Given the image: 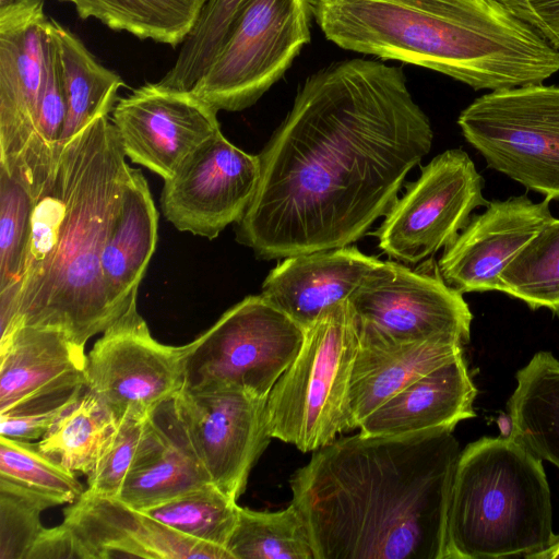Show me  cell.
I'll use <instances>...</instances> for the list:
<instances>
[{
  "label": "cell",
  "mask_w": 559,
  "mask_h": 559,
  "mask_svg": "<svg viewBox=\"0 0 559 559\" xmlns=\"http://www.w3.org/2000/svg\"><path fill=\"white\" fill-rule=\"evenodd\" d=\"M433 132L401 68L361 58L306 79L259 154L236 239L265 260L345 247L397 199Z\"/></svg>",
  "instance_id": "cell-1"
},
{
  "label": "cell",
  "mask_w": 559,
  "mask_h": 559,
  "mask_svg": "<svg viewBox=\"0 0 559 559\" xmlns=\"http://www.w3.org/2000/svg\"><path fill=\"white\" fill-rule=\"evenodd\" d=\"M460 453L449 428L360 431L313 451L289 484L314 559H445Z\"/></svg>",
  "instance_id": "cell-2"
},
{
  "label": "cell",
  "mask_w": 559,
  "mask_h": 559,
  "mask_svg": "<svg viewBox=\"0 0 559 559\" xmlns=\"http://www.w3.org/2000/svg\"><path fill=\"white\" fill-rule=\"evenodd\" d=\"M126 159L109 116L62 141L34 200L20 281L0 293L1 336L19 324L47 326L85 348L121 317L107 298L100 259L132 170Z\"/></svg>",
  "instance_id": "cell-3"
},
{
  "label": "cell",
  "mask_w": 559,
  "mask_h": 559,
  "mask_svg": "<svg viewBox=\"0 0 559 559\" xmlns=\"http://www.w3.org/2000/svg\"><path fill=\"white\" fill-rule=\"evenodd\" d=\"M325 38L489 92L544 83L559 50L498 0H313Z\"/></svg>",
  "instance_id": "cell-4"
},
{
  "label": "cell",
  "mask_w": 559,
  "mask_h": 559,
  "mask_svg": "<svg viewBox=\"0 0 559 559\" xmlns=\"http://www.w3.org/2000/svg\"><path fill=\"white\" fill-rule=\"evenodd\" d=\"M555 536L540 459L509 436L484 437L461 451L448 499L445 559H533Z\"/></svg>",
  "instance_id": "cell-5"
},
{
  "label": "cell",
  "mask_w": 559,
  "mask_h": 559,
  "mask_svg": "<svg viewBox=\"0 0 559 559\" xmlns=\"http://www.w3.org/2000/svg\"><path fill=\"white\" fill-rule=\"evenodd\" d=\"M359 337L348 300L326 309L305 333L267 401L272 438L313 452L348 431V391Z\"/></svg>",
  "instance_id": "cell-6"
},
{
  "label": "cell",
  "mask_w": 559,
  "mask_h": 559,
  "mask_svg": "<svg viewBox=\"0 0 559 559\" xmlns=\"http://www.w3.org/2000/svg\"><path fill=\"white\" fill-rule=\"evenodd\" d=\"M313 0H246L191 91L215 109L254 105L311 39Z\"/></svg>",
  "instance_id": "cell-7"
},
{
  "label": "cell",
  "mask_w": 559,
  "mask_h": 559,
  "mask_svg": "<svg viewBox=\"0 0 559 559\" xmlns=\"http://www.w3.org/2000/svg\"><path fill=\"white\" fill-rule=\"evenodd\" d=\"M457 124L488 167L559 200V86L486 93L461 111Z\"/></svg>",
  "instance_id": "cell-8"
},
{
  "label": "cell",
  "mask_w": 559,
  "mask_h": 559,
  "mask_svg": "<svg viewBox=\"0 0 559 559\" xmlns=\"http://www.w3.org/2000/svg\"><path fill=\"white\" fill-rule=\"evenodd\" d=\"M305 333L261 294L248 296L187 344L183 386L229 388L267 397L297 356Z\"/></svg>",
  "instance_id": "cell-9"
},
{
  "label": "cell",
  "mask_w": 559,
  "mask_h": 559,
  "mask_svg": "<svg viewBox=\"0 0 559 559\" xmlns=\"http://www.w3.org/2000/svg\"><path fill=\"white\" fill-rule=\"evenodd\" d=\"M347 300L360 344L439 340L464 346L471 338L469 307L431 260L417 270L382 261Z\"/></svg>",
  "instance_id": "cell-10"
},
{
  "label": "cell",
  "mask_w": 559,
  "mask_h": 559,
  "mask_svg": "<svg viewBox=\"0 0 559 559\" xmlns=\"http://www.w3.org/2000/svg\"><path fill=\"white\" fill-rule=\"evenodd\" d=\"M484 179L468 154L447 150L421 169L396 199L374 233L379 247L397 261L415 264L448 247L472 212L487 205Z\"/></svg>",
  "instance_id": "cell-11"
},
{
  "label": "cell",
  "mask_w": 559,
  "mask_h": 559,
  "mask_svg": "<svg viewBox=\"0 0 559 559\" xmlns=\"http://www.w3.org/2000/svg\"><path fill=\"white\" fill-rule=\"evenodd\" d=\"M187 350L156 341L134 301L87 354L86 388L118 420L129 409L150 414L183 386Z\"/></svg>",
  "instance_id": "cell-12"
},
{
  "label": "cell",
  "mask_w": 559,
  "mask_h": 559,
  "mask_svg": "<svg viewBox=\"0 0 559 559\" xmlns=\"http://www.w3.org/2000/svg\"><path fill=\"white\" fill-rule=\"evenodd\" d=\"M267 397L229 388L189 389L173 397L176 414L211 481L235 500L271 440Z\"/></svg>",
  "instance_id": "cell-13"
},
{
  "label": "cell",
  "mask_w": 559,
  "mask_h": 559,
  "mask_svg": "<svg viewBox=\"0 0 559 559\" xmlns=\"http://www.w3.org/2000/svg\"><path fill=\"white\" fill-rule=\"evenodd\" d=\"M260 178L259 155L240 150L219 131L164 180L160 207L178 230L214 239L242 218Z\"/></svg>",
  "instance_id": "cell-14"
},
{
  "label": "cell",
  "mask_w": 559,
  "mask_h": 559,
  "mask_svg": "<svg viewBox=\"0 0 559 559\" xmlns=\"http://www.w3.org/2000/svg\"><path fill=\"white\" fill-rule=\"evenodd\" d=\"M217 114L191 90L156 82L119 98L111 121L126 157L167 180L221 131Z\"/></svg>",
  "instance_id": "cell-15"
},
{
  "label": "cell",
  "mask_w": 559,
  "mask_h": 559,
  "mask_svg": "<svg viewBox=\"0 0 559 559\" xmlns=\"http://www.w3.org/2000/svg\"><path fill=\"white\" fill-rule=\"evenodd\" d=\"M45 0L0 8V168L13 175L36 127L46 75Z\"/></svg>",
  "instance_id": "cell-16"
},
{
  "label": "cell",
  "mask_w": 559,
  "mask_h": 559,
  "mask_svg": "<svg viewBox=\"0 0 559 559\" xmlns=\"http://www.w3.org/2000/svg\"><path fill=\"white\" fill-rule=\"evenodd\" d=\"M63 515L81 559H233L225 548L183 536L117 498L87 489Z\"/></svg>",
  "instance_id": "cell-17"
},
{
  "label": "cell",
  "mask_w": 559,
  "mask_h": 559,
  "mask_svg": "<svg viewBox=\"0 0 559 559\" xmlns=\"http://www.w3.org/2000/svg\"><path fill=\"white\" fill-rule=\"evenodd\" d=\"M549 202L526 195L489 201L445 247L438 262L443 281L462 294L498 290L502 270L554 218Z\"/></svg>",
  "instance_id": "cell-18"
},
{
  "label": "cell",
  "mask_w": 559,
  "mask_h": 559,
  "mask_svg": "<svg viewBox=\"0 0 559 559\" xmlns=\"http://www.w3.org/2000/svg\"><path fill=\"white\" fill-rule=\"evenodd\" d=\"M381 262L348 246L288 257L269 273L261 295L307 330Z\"/></svg>",
  "instance_id": "cell-19"
},
{
  "label": "cell",
  "mask_w": 559,
  "mask_h": 559,
  "mask_svg": "<svg viewBox=\"0 0 559 559\" xmlns=\"http://www.w3.org/2000/svg\"><path fill=\"white\" fill-rule=\"evenodd\" d=\"M209 483L170 399L151 414L117 499L142 511Z\"/></svg>",
  "instance_id": "cell-20"
},
{
  "label": "cell",
  "mask_w": 559,
  "mask_h": 559,
  "mask_svg": "<svg viewBox=\"0 0 559 559\" xmlns=\"http://www.w3.org/2000/svg\"><path fill=\"white\" fill-rule=\"evenodd\" d=\"M86 356L60 330L14 326L0 338V411L44 392L85 384Z\"/></svg>",
  "instance_id": "cell-21"
},
{
  "label": "cell",
  "mask_w": 559,
  "mask_h": 559,
  "mask_svg": "<svg viewBox=\"0 0 559 559\" xmlns=\"http://www.w3.org/2000/svg\"><path fill=\"white\" fill-rule=\"evenodd\" d=\"M477 389L464 355L412 382L371 413L359 426L368 435H402L454 427L475 417Z\"/></svg>",
  "instance_id": "cell-22"
},
{
  "label": "cell",
  "mask_w": 559,
  "mask_h": 559,
  "mask_svg": "<svg viewBox=\"0 0 559 559\" xmlns=\"http://www.w3.org/2000/svg\"><path fill=\"white\" fill-rule=\"evenodd\" d=\"M158 214L143 174L132 168L119 216L102 253L104 288L122 316L136 301L138 289L157 242Z\"/></svg>",
  "instance_id": "cell-23"
},
{
  "label": "cell",
  "mask_w": 559,
  "mask_h": 559,
  "mask_svg": "<svg viewBox=\"0 0 559 559\" xmlns=\"http://www.w3.org/2000/svg\"><path fill=\"white\" fill-rule=\"evenodd\" d=\"M463 345L432 340L397 345L360 344L348 391V428L439 366L464 353Z\"/></svg>",
  "instance_id": "cell-24"
},
{
  "label": "cell",
  "mask_w": 559,
  "mask_h": 559,
  "mask_svg": "<svg viewBox=\"0 0 559 559\" xmlns=\"http://www.w3.org/2000/svg\"><path fill=\"white\" fill-rule=\"evenodd\" d=\"M509 437L559 468V360L540 350L516 374Z\"/></svg>",
  "instance_id": "cell-25"
},
{
  "label": "cell",
  "mask_w": 559,
  "mask_h": 559,
  "mask_svg": "<svg viewBox=\"0 0 559 559\" xmlns=\"http://www.w3.org/2000/svg\"><path fill=\"white\" fill-rule=\"evenodd\" d=\"M57 47L66 98V120L61 140L74 136L102 116H110L123 79L103 66L82 39L58 21L48 20Z\"/></svg>",
  "instance_id": "cell-26"
},
{
  "label": "cell",
  "mask_w": 559,
  "mask_h": 559,
  "mask_svg": "<svg viewBox=\"0 0 559 559\" xmlns=\"http://www.w3.org/2000/svg\"><path fill=\"white\" fill-rule=\"evenodd\" d=\"M78 15L96 19L108 28L139 39L177 47L194 27L207 0H59Z\"/></svg>",
  "instance_id": "cell-27"
},
{
  "label": "cell",
  "mask_w": 559,
  "mask_h": 559,
  "mask_svg": "<svg viewBox=\"0 0 559 559\" xmlns=\"http://www.w3.org/2000/svg\"><path fill=\"white\" fill-rule=\"evenodd\" d=\"M119 420L86 386L36 443L48 457L86 476L109 444Z\"/></svg>",
  "instance_id": "cell-28"
},
{
  "label": "cell",
  "mask_w": 559,
  "mask_h": 559,
  "mask_svg": "<svg viewBox=\"0 0 559 559\" xmlns=\"http://www.w3.org/2000/svg\"><path fill=\"white\" fill-rule=\"evenodd\" d=\"M226 549L233 559H314L307 525L292 502L275 512L239 507Z\"/></svg>",
  "instance_id": "cell-29"
},
{
  "label": "cell",
  "mask_w": 559,
  "mask_h": 559,
  "mask_svg": "<svg viewBox=\"0 0 559 559\" xmlns=\"http://www.w3.org/2000/svg\"><path fill=\"white\" fill-rule=\"evenodd\" d=\"M498 290L559 314V219L552 218L502 270Z\"/></svg>",
  "instance_id": "cell-30"
},
{
  "label": "cell",
  "mask_w": 559,
  "mask_h": 559,
  "mask_svg": "<svg viewBox=\"0 0 559 559\" xmlns=\"http://www.w3.org/2000/svg\"><path fill=\"white\" fill-rule=\"evenodd\" d=\"M238 511L237 500L213 483L142 510L183 536L225 549Z\"/></svg>",
  "instance_id": "cell-31"
},
{
  "label": "cell",
  "mask_w": 559,
  "mask_h": 559,
  "mask_svg": "<svg viewBox=\"0 0 559 559\" xmlns=\"http://www.w3.org/2000/svg\"><path fill=\"white\" fill-rule=\"evenodd\" d=\"M245 2L207 0L174 66L158 82L171 88L191 90L221 48Z\"/></svg>",
  "instance_id": "cell-32"
},
{
  "label": "cell",
  "mask_w": 559,
  "mask_h": 559,
  "mask_svg": "<svg viewBox=\"0 0 559 559\" xmlns=\"http://www.w3.org/2000/svg\"><path fill=\"white\" fill-rule=\"evenodd\" d=\"M0 478L56 499L73 503L83 487L73 472L64 468L35 443L0 436Z\"/></svg>",
  "instance_id": "cell-33"
},
{
  "label": "cell",
  "mask_w": 559,
  "mask_h": 559,
  "mask_svg": "<svg viewBox=\"0 0 559 559\" xmlns=\"http://www.w3.org/2000/svg\"><path fill=\"white\" fill-rule=\"evenodd\" d=\"M33 204L25 187L0 168V293L13 288L22 275Z\"/></svg>",
  "instance_id": "cell-34"
},
{
  "label": "cell",
  "mask_w": 559,
  "mask_h": 559,
  "mask_svg": "<svg viewBox=\"0 0 559 559\" xmlns=\"http://www.w3.org/2000/svg\"><path fill=\"white\" fill-rule=\"evenodd\" d=\"M56 499L0 478V559H26L44 531L40 513Z\"/></svg>",
  "instance_id": "cell-35"
},
{
  "label": "cell",
  "mask_w": 559,
  "mask_h": 559,
  "mask_svg": "<svg viewBox=\"0 0 559 559\" xmlns=\"http://www.w3.org/2000/svg\"><path fill=\"white\" fill-rule=\"evenodd\" d=\"M152 413L145 414L132 409L124 413L109 444L87 475V490L105 497H118L136 456Z\"/></svg>",
  "instance_id": "cell-36"
},
{
  "label": "cell",
  "mask_w": 559,
  "mask_h": 559,
  "mask_svg": "<svg viewBox=\"0 0 559 559\" xmlns=\"http://www.w3.org/2000/svg\"><path fill=\"white\" fill-rule=\"evenodd\" d=\"M74 384L44 392L0 411V436L19 440L40 439L85 389Z\"/></svg>",
  "instance_id": "cell-37"
},
{
  "label": "cell",
  "mask_w": 559,
  "mask_h": 559,
  "mask_svg": "<svg viewBox=\"0 0 559 559\" xmlns=\"http://www.w3.org/2000/svg\"><path fill=\"white\" fill-rule=\"evenodd\" d=\"M559 50V0H498Z\"/></svg>",
  "instance_id": "cell-38"
},
{
  "label": "cell",
  "mask_w": 559,
  "mask_h": 559,
  "mask_svg": "<svg viewBox=\"0 0 559 559\" xmlns=\"http://www.w3.org/2000/svg\"><path fill=\"white\" fill-rule=\"evenodd\" d=\"M51 558L81 559L72 534L62 523L52 528H44L26 559Z\"/></svg>",
  "instance_id": "cell-39"
},
{
  "label": "cell",
  "mask_w": 559,
  "mask_h": 559,
  "mask_svg": "<svg viewBox=\"0 0 559 559\" xmlns=\"http://www.w3.org/2000/svg\"><path fill=\"white\" fill-rule=\"evenodd\" d=\"M533 559H559V535L555 536L548 548L534 556Z\"/></svg>",
  "instance_id": "cell-40"
},
{
  "label": "cell",
  "mask_w": 559,
  "mask_h": 559,
  "mask_svg": "<svg viewBox=\"0 0 559 559\" xmlns=\"http://www.w3.org/2000/svg\"><path fill=\"white\" fill-rule=\"evenodd\" d=\"M14 0H0V8H4L13 3Z\"/></svg>",
  "instance_id": "cell-41"
}]
</instances>
